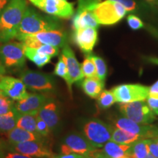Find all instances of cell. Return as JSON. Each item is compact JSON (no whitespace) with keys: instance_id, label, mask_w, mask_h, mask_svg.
<instances>
[{"instance_id":"74e56055","label":"cell","mask_w":158,"mask_h":158,"mask_svg":"<svg viewBox=\"0 0 158 158\" xmlns=\"http://www.w3.org/2000/svg\"><path fill=\"white\" fill-rule=\"evenodd\" d=\"M148 144H149V153L152 157L158 158V143L155 140L148 139Z\"/></svg>"},{"instance_id":"e0dca14e","label":"cell","mask_w":158,"mask_h":158,"mask_svg":"<svg viewBox=\"0 0 158 158\" xmlns=\"http://www.w3.org/2000/svg\"><path fill=\"white\" fill-rule=\"evenodd\" d=\"M61 56H62L67 64L71 84L73 85L74 82L82 81V79L84 78V75L82 73L81 67L77 60L73 51L68 44L62 48Z\"/></svg>"},{"instance_id":"7a4b0ae2","label":"cell","mask_w":158,"mask_h":158,"mask_svg":"<svg viewBox=\"0 0 158 158\" xmlns=\"http://www.w3.org/2000/svg\"><path fill=\"white\" fill-rule=\"evenodd\" d=\"M61 25L56 17L40 14L32 7H27L19 26L15 38L44 31L59 29Z\"/></svg>"},{"instance_id":"7dc6e473","label":"cell","mask_w":158,"mask_h":158,"mask_svg":"<svg viewBox=\"0 0 158 158\" xmlns=\"http://www.w3.org/2000/svg\"><path fill=\"white\" fill-rule=\"evenodd\" d=\"M153 140H155V141H157V143H158V135L157 136V137H155V138H153Z\"/></svg>"},{"instance_id":"7402d4cb","label":"cell","mask_w":158,"mask_h":158,"mask_svg":"<svg viewBox=\"0 0 158 158\" xmlns=\"http://www.w3.org/2000/svg\"><path fill=\"white\" fill-rule=\"evenodd\" d=\"M81 86L84 92L91 98L96 99L104 88V81L98 77L86 78L81 82Z\"/></svg>"},{"instance_id":"d4e9b609","label":"cell","mask_w":158,"mask_h":158,"mask_svg":"<svg viewBox=\"0 0 158 158\" xmlns=\"http://www.w3.org/2000/svg\"><path fill=\"white\" fill-rule=\"evenodd\" d=\"M148 139H140L131 145L130 156V158H149L150 153Z\"/></svg>"},{"instance_id":"52a82bcc","label":"cell","mask_w":158,"mask_h":158,"mask_svg":"<svg viewBox=\"0 0 158 158\" xmlns=\"http://www.w3.org/2000/svg\"><path fill=\"white\" fill-rule=\"evenodd\" d=\"M35 7L56 18L69 19L74 14V3L65 0H28Z\"/></svg>"},{"instance_id":"ffe728a7","label":"cell","mask_w":158,"mask_h":158,"mask_svg":"<svg viewBox=\"0 0 158 158\" xmlns=\"http://www.w3.org/2000/svg\"><path fill=\"white\" fill-rule=\"evenodd\" d=\"M100 23L98 22L93 12L92 11H84L82 13H76L73 20V28L74 30L87 27L98 29Z\"/></svg>"},{"instance_id":"e575fe53","label":"cell","mask_w":158,"mask_h":158,"mask_svg":"<svg viewBox=\"0 0 158 158\" xmlns=\"http://www.w3.org/2000/svg\"><path fill=\"white\" fill-rule=\"evenodd\" d=\"M37 131L40 136L46 137L50 133V128L45 122L37 114Z\"/></svg>"},{"instance_id":"9c48e42d","label":"cell","mask_w":158,"mask_h":158,"mask_svg":"<svg viewBox=\"0 0 158 158\" xmlns=\"http://www.w3.org/2000/svg\"><path fill=\"white\" fill-rule=\"evenodd\" d=\"M112 92L116 102L127 103L147 100L149 97V87L138 84H121L114 87Z\"/></svg>"},{"instance_id":"f6af8a7d","label":"cell","mask_w":158,"mask_h":158,"mask_svg":"<svg viewBox=\"0 0 158 158\" xmlns=\"http://www.w3.org/2000/svg\"><path fill=\"white\" fill-rule=\"evenodd\" d=\"M6 73V69L4 68V67L0 64V79L2 78V77L4 76V74H5Z\"/></svg>"},{"instance_id":"f35d334b","label":"cell","mask_w":158,"mask_h":158,"mask_svg":"<svg viewBox=\"0 0 158 158\" xmlns=\"http://www.w3.org/2000/svg\"><path fill=\"white\" fill-rule=\"evenodd\" d=\"M147 100V104L149 106L152 110H155L158 109V98H153L148 97Z\"/></svg>"},{"instance_id":"bcb514c9","label":"cell","mask_w":158,"mask_h":158,"mask_svg":"<svg viewBox=\"0 0 158 158\" xmlns=\"http://www.w3.org/2000/svg\"><path fill=\"white\" fill-rule=\"evenodd\" d=\"M84 158H94V157L92 155H87V156H84Z\"/></svg>"},{"instance_id":"277c9868","label":"cell","mask_w":158,"mask_h":158,"mask_svg":"<svg viewBox=\"0 0 158 158\" xmlns=\"http://www.w3.org/2000/svg\"><path fill=\"white\" fill-rule=\"evenodd\" d=\"M25 63L23 43L7 42L0 46V64L5 69H21Z\"/></svg>"},{"instance_id":"4fadbf2b","label":"cell","mask_w":158,"mask_h":158,"mask_svg":"<svg viewBox=\"0 0 158 158\" xmlns=\"http://www.w3.org/2000/svg\"><path fill=\"white\" fill-rule=\"evenodd\" d=\"M0 91L13 100H20L28 95L27 86L21 79L2 76L0 79Z\"/></svg>"},{"instance_id":"836d02e7","label":"cell","mask_w":158,"mask_h":158,"mask_svg":"<svg viewBox=\"0 0 158 158\" xmlns=\"http://www.w3.org/2000/svg\"><path fill=\"white\" fill-rule=\"evenodd\" d=\"M36 50L40 54L48 55L51 57L56 56L59 54V48H56V47L53 46L51 45H46V44H42L39 48H37Z\"/></svg>"},{"instance_id":"3957f363","label":"cell","mask_w":158,"mask_h":158,"mask_svg":"<svg viewBox=\"0 0 158 158\" xmlns=\"http://www.w3.org/2000/svg\"><path fill=\"white\" fill-rule=\"evenodd\" d=\"M127 11L121 4L111 0L99 2L93 13L100 24L110 26L117 23L127 14Z\"/></svg>"},{"instance_id":"f1b7e54d","label":"cell","mask_w":158,"mask_h":158,"mask_svg":"<svg viewBox=\"0 0 158 158\" xmlns=\"http://www.w3.org/2000/svg\"><path fill=\"white\" fill-rule=\"evenodd\" d=\"M116 102L112 90H103L98 98L99 107L102 109H107Z\"/></svg>"},{"instance_id":"44dd1931","label":"cell","mask_w":158,"mask_h":158,"mask_svg":"<svg viewBox=\"0 0 158 158\" xmlns=\"http://www.w3.org/2000/svg\"><path fill=\"white\" fill-rule=\"evenodd\" d=\"M7 138L10 143H17L29 141H41L40 135L18 127H15L14 129L7 133Z\"/></svg>"},{"instance_id":"7bdbcfd3","label":"cell","mask_w":158,"mask_h":158,"mask_svg":"<svg viewBox=\"0 0 158 158\" xmlns=\"http://www.w3.org/2000/svg\"><path fill=\"white\" fill-rule=\"evenodd\" d=\"M10 2V0H0V15L2 14V13L7 7Z\"/></svg>"},{"instance_id":"816d5d0a","label":"cell","mask_w":158,"mask_h":158,"mask_svg":"<svg viewBox=\"0 0 158 158\" xmlns=\"http://www.w3.org/2000/svg\"><path fill=\"white\" fill-rule=\"evenodd\" d=\"M65 1H66V0H65Z\"/></svg>"},{"instance_id":"8d00e7d4","label":"cell","mask_w":158,"mask_h":158,"mask_svg":"<svg viewBox=\"0 0 158 158\" xmlns=\"http://www.w3.org/2000/svg\"><path fill=\"white\" fill-rule=\"evenodd\" d=\"M121 4L123 7L127 10V12L133 11L136 8V3L133 0H111Z\"/></svg>"},{"instance_id":"484cf974","label":"cell","mask_w":158,"mask_h":158,"mask_svg":"<svg viewBox=\"0 0 158 158\" xmlns=\"http://www.w3.org/2000/svg\"><path fill=\"white\" fill-rule=\"evenodd\" d=\"M24 54L26 57L35 63L38 68H43L51 62V57L38 52L36 49L29 48L24 45Z\"/></svg>"},{"instance_id":"60d3db41","label":"cell","mask_w":158,"mask_h":158,"mask_svg":"<svg viewBox=\"0 0 158 158\" xmlns=\"http://www.w3.org/2000/svg\"><path fill=\"white\" fill-rule=\"evenodd\" d=\"M5 158H32L30 156L23 155L19 152H9L5 155Z\"/></svg>"},{"instance_id":"1f68e13d","label":"cell","mask_w":158,"mask_h":158,"mask_svg":"<svg viewBox=\"0 0 158 158\" xmlns=\"http://www.w3.org/2000/svg\"><path fill=\"white\" fill-rule=\"evenodd\" d=\"M100 2L101 0H78V8L76 13H82L84 11L93 12L96 5Z\"/></svg>"},{"instance_id":"f907efd6","label":"cell","mask_w":158,"mask_h":158,"mask_svg":"<svg viewBox=\"0 0 158 158\" xmlns=\"http://www.w3.org/2000/svg\"><path fill=\"white\" fill-rule=\"evenodd\" d=\"M147 1H151V2H152V1H155V0H147Z\"/></svg>"},{"instance_id":"681fc988","label":"cell","mask_w":158,"mask_h":158,"mask_svg":"<svg viewBox=\"0 0 158 158\" xmlns=\"http://www.w3.org/2000/svg\"><path fill=\"white\" fill-rule=\"evenodd\" d=\"M149 158H156V157H152V156L151 155H149Z\"/></svg>"},{"instance_id":"d6986e66","label":"cell","mask_w":158,"mask_h":158,"mask_svg":"<svg viewBox=\"0 0 158 158\" xmlns=\"http://www.w3.org/2000/svg\"><path fill=\"white\" fill-rule=\"evenodd\" d=\"M130 148L131 145L108 141L103 146L102 151L108 158H130Z\"/></svg>"},{"instance_id":"5bb4252c","label":"cell","mask_w":158,"mask_h":158,"mask_svg":"<svg viewBox=\"0 0 158 158\" xmlns=\"http://www.w3.org/2000/svg\"><path fill=\"white\" fill-rule=\"evenodd\" d=\"M64 144L70 153L82 156L92 155L98 148L94 147L85 136L78 133L70 134L64 138Z\"/></svg>"},{"instance_id":"b9f144b4","label":"cell","mask_w":158,"mask_h":158,"mask_svg":"<svg viewBox=\"0 0 158 158\" xmlns=\"http://www.w3.org/2000/svg\"><path fill=\"white\" fill-rule=\"evenodd\" d=\"M84 156L78 155V154L76 153H70V154H67V155H55L54 158H84Z\"/></svg>"},{"instance_id":"6da1fadb","label":"cell","mask_w":158,"mask_h":158,"mask_svg":"<svg viewBox=\"0 0 158 158\" xmlns=\"http://www.w3.org/2000/svg\"><path fill=\"white\" fill-rule=\"evenodd\" d=\"M27 7V0H10L0 15V43H7L16 37Z\"/></svg>"},{"instance_id":"5b68a950","label":"cell","mask_w":158,"mask_h":158,"mask_svg":"<svg viewBox=\"0 0 158 158\" xmlns=\"http://www.w3.org/2000/svg\"><path fill=\"white\" fill-rule=\"evenodd\" d=\"M119 110L124 116L139 124H151L156 119L155 114L144 100L121 103Z\"/></svg>"},{"instance_id":"4dcf8cb0","label":"cell","mask_w":158,"mask_h":158,"mask_svg":"<svg viewBox=\"0 0 158 158\" xmlns=\"http://www.w3.org/2000/svg\"><path fill=\"white\" fill-rule=\"evenodd\" d=\"M90 56L93 60L94 64H95L97 76L102 81H104L106 75H107V67H106V62H104V60L101 57L92 54V53L90 54Z\"/></svg>"},{"instance_id":"4316f807","label":"cell","mask_w":158,"mask_h":158,"mask_svg":"<svg viewBox=\"0 0 158 158\" xmlns=\"http://www.w3.org/2000/svg\"><path fill=\"white\" fill-rule=\"evenodd\" d=\"M37 116L19 114L16 127L39 135L37 131Z\"/></svg>"},{"instance_id":"cb8c5ba5","label":"cell","mask_w":158,"mask_h":158,"mask_svg":"<svg viewBox=\"0 0 158 158\" xmlns=\"http://www.w3.org/2000/svg\"><path fill=\"white\" fill-rule=\"evenodd\" d=\"M19 113L13 107L8 113L0 115V132L8 133L16 127Z\"/></svg>"},{"instance_id":"8fae6325","label":"cell","mask_w":158,"mask_h":158,"mask_svg":"<svg viewBox=\"0 0 158 158\" xmlns=\"http://www.w3.org/2000/svg\"><path fill=\"white\" fill-rule=\"evenodd\" d=\"M24 39L35 40L41 44L51 45L59 48H63L64 45L68 44V35L64 31L59 29L40 31V32L25 35L18 38L20 41Z\"/></svg>"},{"instance_id":"ab89813d","label":"cell","mask_w":158,"mask_h":158,"mask_svg":"<svg viewBox=\"0 0 158 158\" xmlns=\"http://www.w3.org/2000/svg\"><path fill=\"white\" fill-rule=\"evenodd\" d=\"M149 97L153 98H158V81H156L151 87H149Z\"/></svg>"},{"instance_id":"7c38bea8","label":"cell","mask_w":158,"mask_h":158,"mask_svg":"<svg viewBox=\"0 0 158 158\" xmlns=\"http://www.w3.org/2000/svg\"><path fill=\"white\" fill-rule=\"evenodd\" d=\"M10 149L15 152L36 157L54 158L55 155L42 142L29 141L17 143H10Z\"/></svg>"},{"instance_id":"603a6c76","label":"cell","mask_w":158,"mask_h":158,"mask_svg":"<svg viewBox=\"0 0 158 158\" xmlns=\"http://www.w3.org/2000/svg\"><path fill=\"white\" fill-rule=\"evenodd\" d=\"M140 139H144V138L141 137L140 135H136V134L126 131V130L119 129V128H116L113 130L110 141L120 144L132 145V144Z\"/></svg>"},{"instance_id":"ee69618b","label":"cell","mask_w":158,"mask_h":158,"mask_svg":"<svg viewBox=\"0 0 158 158\" xmlns=\"http://www.w3.org/2000/svg\"><path fill=\"white\" fill-rule=\"evenodd\" d=\"M146 60H147L148 62L153 63V64L158 65V58L157 57H147L146 58Z\"/></svg>"},{"instance_id":"c3c4849f","label":"cell","mask_w":158,"mask_h":158,"mask_svg":"<svg viewBox=\"0 0 158 158\" xmlns=\"http://www.w3.org/2000/svg\"><path fill=\"white\" fill-rule=\"evenodd\" d=\"M154 113H155V114H157V115H158V109L154 110Z\"/></svg>"},{"instance_id":"83f0119b","label":"cell","mask_w":158,"mask_h":158,"mask_svg":"<svg viewBox=\"0 0 158 158\" xmlns=\"http://www.w3.org/2000/svg\"><path fill=\"white\" fill-rule=\"evenodd\" d=\"M54 74L61 77L67 82L69 92H70V94H72V84H71L70 78H69L68 68H67L66 63H65L62 56H59L58 62H57L56 66H55Z\"/></svg>"},{"instance_id":"2e32d148","label":"cell","mask_w":158,"mask_h":158,"mask_svg":"<svg viewBox=\"0 0 158 158\" xmlns=\"http://www.w3.org/2000/svg\"><path fill=\"white\" fill-rule=\"evenodd\" d=\"M48 100V98L45 94H28L25 98L19 100L14 107L19 114L37 116L39 110Z\"/></svg>"},{"instance_id":"30bf717a","label":"cell","mask_w":158,"mask_h":158,"mask_svg":"<svg viewBox=\"0 0 158 158\" xmlns=\"http://www.w3.org/2000/svg\"><path fill=\"white\" fill-rule=\"evenodd\" d=\"M114 124L117 128L136 134L143 138L153 139L158 135V127L156 126L137 123L124 116L116 118Z\"/></svg>"},{"instance_id":"d590c367","label":"cell","mask_w":158,"mask_h":158,"mask_svg":"<svg viewBox=\"0 0 158 158\" xmlns=\"http://www.w3.org/2000/svg\"><path fill=\"white\" fill-rule=\"evenodd\" d=\"M129 27L133 30H138L143 27V23L139 18L135 15H129L127 18Z\"/></svg>"},{"instance_id":"ba28073f","label":"cell","mask_w":158,"mask_h":158,"mask_svg":"<svg viewBox=\"0 0 158 158\" xmlns=\"http://www.w3.org/2000/svg\"><path fill=\"white\" fill-rule=\"evenodd\" d=\"M20 78L27 88L32 91L49 92L54 90L55 82L51 75L27 70L20 74Z\"/></svg>"},{"instance_id":"d6a6232c","label":"cell","mask_w":158,"mask_h":158,"mask_svg":"<svg viewBox=\"0 0 158 158\" xmlns=\"http://www.w3.org/2000/svg\"><path fill=\"white\" fill-rule=\"evenodd\" d=\"M14 107V103L10 98L5 95L0 91V115L8 113Z\"/></svg>"},{"instance_id":"f546056e","label":"cell","mask_w":158,"mask_h":158,"mask_svg":"<svg viewBox=\"0 0 158 158\" xmlns=\"http://www.w3.org/2000/svg\"><path fill=\"white\" fill-rule=\"evenodd\" d=\"M81 71L84 77H86V78L98 77L95 64L91 58L90 54H86V58L82 64H81Z\"/></svg>"},{"instance_id":"ac0fdd59","label":"cell","mask_w":158,"mask_h":158,"mask_svg":"<svg viewBox=\"0 0 158 158\" xmlns=\"http://www.w3.org/2000/svg\"><path fill=\"white\" fill-rule=\"evenodd\" d=\"M38 116L48 124L51 130H54L59 122V113L57 105L54 101H47L39 110Z\"/></svg>"},{"instance_id":"8992f818","label":"cell","mask_w":158,"mask_h":158,"mask_svg":"<svg viewBox=\"0 0 158 158\" xmlns=\"http://www.w3.org/2000/svg\"><path fill=\"white\" fill-rule=\"evenodd\" d=\"M113 130L111 126L99 119H91L84 126V136L96 148H101L110 141Z\"/></svg>"},{"instance_id":"9a60e30c","label":"cell","mask_w":158,"mask_h":158,"mask_svg":"<svg viewBox=\"0 0 158 158\" xmlns=\"http://www.w3.org/2000/svg\"><path fill=\"white\" fill-rule=\"evenodd\" d=\"M98 29L87 27L74 30L73 40L85 54L92 53L98 40Z\"/></svg>"}]
</instances>
